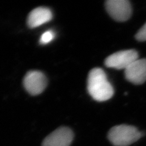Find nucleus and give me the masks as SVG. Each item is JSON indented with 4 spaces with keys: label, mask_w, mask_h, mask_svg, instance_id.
Segmentation results:
<instances>
[{
    "label": "nucleus",
    "mask_w": 146,
    "mask_h": 146,
    "mask_svg": "<svg viewBox=\"0 0 146 146\" xmlns=\"http://www.w3.org/2000/svg\"><path fill=\"white\" fill-rule=\"evenodd\" d=\"M87 90L92 98L99 102L106 101L114 94L113 86L108 82L106 72L100 68H93L90 71Z\"/></svg>",
    "instance_id": "f257e3e1"
},
{
    "label": "nucleus",
    "mask_w": 146,
    "mask_h": 146,
    "mask_svg": "<svg viewBox=\"0 0 146 146\" xmlns=\"http://www.w3.org/2000/svg\"><path fill=\"white\" fill-rule=\"evenodd\" d=\"M142 136V133L134 126L119 125L112 127L108 138L115 146H128L135 143Z\"/></svg>",
    "instance_id": "f03ea898"
},
{
    "label": "nucleus",
    "mask_w": 146,
    "mask_h": 146,
    "mask_svg": "<svg viewBox=\"0 0 146 146\" xmlns=\"http://www.w3.org/2000/svg\"><path fill=\"white\" fill-rule=\"evenodd\" d=\"M139 55L134 49L125 50L113 53L106 58L105 65L116 70H125L130 64L138 60Z\"/></svg>",
    "instance_id": "7ed1b4c3"
},
{
    "label": "nucleus",
    "mask_w": 146,
    "mask_h": 146,
    "mask_svg": "<svg viewBox=\"0 0 146 146\" xmlns=\"http://www.w3.org/2000/svg\"><path fill=\"white\" fill-rule=\"evenodd\" d=\"M105 6L110 16L117 21H125L131 17V4L127 0H108Z\"/></svg>",
    "instance_id": "20e7f679"
},
{
    "label": "nucleus",
    "mask_w": 146,
    "mask_h": 146,
    "mask_svg": "<svg viewBox=\"0 0 146 146\" xmlns=\"http://www.w3.org/2000/svg\"><path fill=\"white\" fill-rule=\"evenodd\" d=\"M23 85L26 90L30 94L38 95L46 87L47 79L41 71H31L25 76Z\"/></svg>",
    "instance_id": "39448f33"
},
{
    "label": "nucleus",
    "mask_w": 146,
    "mask_h": 146,
    "mask_svg": "<svg viewBox=\"0 0 146 146\" xmlns=\"http://www.w3.org/2000/svg\"><path fill=\"white\" fill-rule=\"evenodd\" d=\"M73 138L74 134L70 128L62 127L46 137L42 146H70Z\"/></svg>",
    "instance_id": "423d86ee"
},
{
    "label": "nucleus",
    "mask_w": 146,
    "mask_h": 146,
    "mask_svg": "<svg viewBox=\"0 0 146 146\" xmlns=\"http://www.w3.org/2000/svg\"><path fill=\"white\" fill-rule=\"evenodd\" d=\"M126 79L135 85H141L146 81V59H138L125 70Z\"/></svg>",
    "instance_id": "0eeeda50"
},
{
    "label": "nucleus",
    "mask_w": 146,
    "mask_h": 146,
    "mask_svg": "<svg viewBox=\"0 0 146 146\" xmlns=\"http://www.w3.org/2000/svg\"><path fill=\"white\" fill-rule=\"evenodd\" d=\"M52 13L48 7H38L32 11L27 17V24L30 28L42 26L52 20Z\"/></svg>",
    "instance_id": "6e6552de"
},
{
    "label": "nucleus",
    "mask_w": 146,
    "mask_h": 146,
    "mask_svg": "<svg viewBox=\"0 0 146 146\" xmlns=\"http://www.w3.org/2000/svg\"><path fill=\"white\" fill-rule=\"evenodd\" d=\"M55 37V33L53 31L49 30L44 32L40 38L39 42L42 44H46L50 43Z\"/></svg>",
    "instance_id": "1a4fd4ad"
},
{
    "label": "nucleus",
    "mask_w": 146,
    "mask_h": 146,
    "mask_svg": "<svg viewBox=\"0 0 146 146\" xmlns=\"http://www.w3.org/2000/svg\"><path fill=\"white\" fill-rule=\"evenodd\" d=\"M136 39L139 42L146 41V23L136 33L135 35Z\"/></svg>",
    "instance_id": "9d476101"
}]
</instances>
